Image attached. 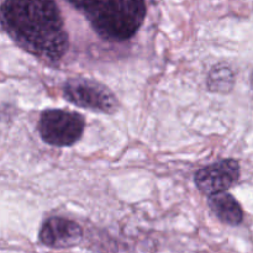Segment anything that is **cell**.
Returning <instances> with one entry per match:
<instances>
[{"label": "cell", "mask_w": 253, "mask_h": 253, "mask_svg": "<svg viewBox=\"0 0 253 253\" xmlns=\"http://www.w3.org/2000/svg\"><path fill=\"white\" fill-rule=\"evenodd\" d=\"M1 26L31 56L57 63L68 51V34L54 0H4Z\"/></svg>", "instance_id": "obj_1"}, {"label": "cell", "mask_w": 253, "mask_h": 253, "mask_svg": "<svg viewBox=\"0 0 253 253\" xmlns=\"http://www.w3.org/2000/svg\"><path fill=\"white\" fill-rule=\"evenodd\" d=\"M104 40L127 41L137 34L147 14L145 0H66Z\"/></svg>", "instance_id": "obj_2"}, {"label": "cell", "mask_w": 253, "mask_h": 253, "mask_svg": "<svg viewBox=\"0 0 253 253\" xmlns=\"http://www.w3.org/2000/svg\"><path fill=\"white\" fill-rule=\"evenodd\" d=\"M85 128V119L74 111L51 109L41 114L39 119L40 137L47 145L69 147L78 142Z\"/></svg>", "instance_id": "obj_3"}, {"label": "cell", "mask_w": 253, "mask_h": 253, "mask_svg": "<svg viewBox=\"0 0 253 253\" xmlns=\"http://www.w3.org/2000/svg\"><path fill=\"white\" fill-rule=\"evenodd\" d=\"M63 96L82 109L101 114H114L119 101L113 91L99 82L88 78H71L64 83Z\"/></svg>", "instance_id": "obj_4"}, {"label": "cell", "mask_w": 253, "mask_h": 253, "mask_svg": "<svg viewBox=\"0 0 253 253\" xmlns=\"http://www.w3.org/2000/svg\"><path fill=\"white\" fill-rule=\"evenodd\" d=\"M240 179V165L227 158L207 166L195 173L194 182L198 189L207 195L227 192Z\"/></svg>", "instance_id": "obj_5"}, {"label": "cell", "mask_w": 253, "mask_h": 253, "mask_svg": "<svg viewBox=\"0 0 253 253\" xmlns=\"http://www.w3.org/2000/svg\"><path fill=\"white\" fill-rule=\"evenodd\" d=\"M39 239L49 249H69L77 246L83 239V229L76 221L64 217H49L40 230Z\"/></svg>", "instance_id": "obj_6"}, {"label": "cell", "mask_w": 253, "mask_h": 253, "mask_svg": "<svg viewBox=\"0 0 253 253\" xmlns=\"http://www.w3.org/2000/svg\"><path fill=\"white\" fill-rule=\"evenodd\" d=\"M208 205L217 219L229 226H237L244 220V211L239 202L227 192L209 195Z\"/></svg>", "instance_id": "obj_7"}, {"label": "cell", "mask_w": 253, "mask_h": 253, "mask_svg": "<svg viewBox=\"0 0 253 253\" xmlns=\"http://www.w3.org/2000/svg\"><path fill=\"white\" fill-rule=\"evenodd\" d=\"M235 83L234 72L226 64H217L210 71L207 85L212 93L226 94L232 89Z\"/></svg>", "instance_id": "obj_8"}]
</instances>
